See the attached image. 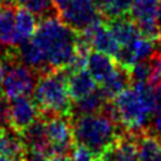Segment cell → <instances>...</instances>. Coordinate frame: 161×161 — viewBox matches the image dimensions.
Listing matches in <instances>:
<instances>
[{
    "label": "cell",
    "instance_id": "1",
    "mask_svg": "<svg viewBox=\"0 0 161 161\" xmlns=\"http://www.w3.org/2000/svg\"><path fill=\"white\" fill-rule=\"evenodd\" d=\"M119 122L136 136L150 131L155 114L153 86L150 83H131V87L113 98Z\"/></svg>",
    "mask_w": 161,
    "mask_h": 161
},
{
    "label": "cell",
    "instance_id": "2",
    "mask_svg": "<svg viewBox=\"0 0 161 161\" xmlns=\"http://www.w3.org/2000/svg\"><path fill=\"white\" fill-rule=\"evenodd\" d=\"M33 42L43 52L53 69L68 65L77 54V31L59 18L39 20Z\"/></svg>",
    "mask_w": 161,
    "mask_h": 161
},
{
    "label": "cell",
    "instance_id": "3",
    "mask_svg": "<svg viewBox=\"0 0 161 161\" xmlns=\"http://www.w3.org/2000/svg\"><path fill=\"white\" fill-rule=\"evenodd\" d=\"M70 125L75 143L87 146L96 158L112 147L119 136L128 132L123 125L113 122L102 112L70 118Z\"/></svg>",
    "mask_w": 161,
    "mask_h": 161
},
{
    "label": "cell",
    "instance_id": "4",
    "mask_svg": "<svg viewBox=\"0 0 161 161\" xmlns=\"http://www.w3.org/2000/svg\"><path fill=\"white\" fill-rule=\"evenodd\" d=\"M69 73L64 68L54 69L38 78L33 91V98L42 118L52 116H69L72 99L67 89Z\"/></svg>",
    "mask_w": 161,
    "mask_h": 161
},
{
    "label": "cell",
    "instance_id": "5",
    "mask_svg": "<svg viewBox=\"0 0 161 161\" xmlns=\"http://www.w3.org/2000/svg\"><path fill=\"white\" fill-rule=\"evenodd\" d=\"M39 74L30 67L16 63L4 70L1 91L6 98L18 96H31L36 86Z\"/></svg>",
    "mask_w": 161,
    "mask_h": 161
},
{
    "label": "cell",
    "instance_id": "6",
    "mask_svg": "<svg viewBox=\"0 0 161 161\" xmlns=\"http://www.w3.org/2000/svg\"><path fill=\"white\" fill-rule=\"evenodd\" d=\"M43 119L45 122L47 136L50 143V155H70L75 141L73 137L69 116L57 114Z\"/></svg>",
    "mask_w": 161,
    "mask_h": 161
},
{
    "label": "cell",
    "instance_id": "7",
    "mask_svg": "<svg viewBox=\"0 0 161 161\" xmlns=\"http://www.w3.org/2000/svg\"><path fill=\"white\" fill-rule=\"evenodd\" d=\"M59 19L75 31H82L94 23L102 20L94 0H69L64 10L60 11Z\"/></svg>",
    "mask_w": 161,
    "mask_h": 161
},
{
    "label": "cell",
    "instance_id": "8",
    "mask_svg": "<svg viewBox=\"0 0 161 161\" xmlns=\"http://www.w3.org/2000/svg\"><path fill=\"white\" fill-rule=\"evenodd\" d=\"M10 127L21 132L39 117V109L30 96H18L9 99Z\"/></svg>",
    "mask_w": 161,
    "mask_h": 161
},
{
    "label": "cell",
    "instance_id": "9",
    "mask_svg": "<svg viewBox=\"0 0 161 161\" xmlns=\"http://www.w3.org/2000/svg\"><path fill=\"white\" fill-rule=\"evenodd\" d=\"M19 135L28 151H38L45 156L50 155V143L47 136L45 122L42 117H38Z\"/></svg>",
    "mask_w": 161,
    "mask_h": 161
},
{
    "label": "cell",
    "instance_id": "10",
    "mask_svg": "<svg viewBox=\"0 0 161 161\" xmlns=\"http://www.w3.org/2000/svg\"><path fill=\"white\" fill-rule=\"evenodd\" d=\"M84 31H87V34L89 35L91 47L93 50L102 52L112 57L116 54L119 44L116 42V39L111 34L104 19L94 23L89 28L84 29Z\"/></svg>",
    "mask_w": 161,
    "mask_h": 161
},
{
    "label": "cell",
    "instance_id": "11",
    "mask_svg": "<svg viewBox=\"0 0 161 161\" xmlns=\"http://www.w3.org/2000/svg\"><path fill=\"white\" fill-rule=\"evenodd\" d=\"M16 50H18V57H19L20 63L30 67L39 75L54 70L48 64L43 52L39 49V47L33 40L28 39L25 42H21L19 45H16Z\"/></svg>",
    "mask_w": 161,
    "mask_h": 161
},
{
    "label": "cell",
    "instance_id": "12",
    "mask_svg": "<svg viewBox=\"0 0 161 161\" xmlns=\"http://www.w3.org/2000/svg\"><path fill=\"white\" fill-rule=\"evenodd\" d=\"M104 21H106L111 34L113 35V38L116 39V42L119 45L128 44L141 35L136 23L128 14L117 16V18H112V19H107Z\"/></svg>",
    "mask_w": 161,
    "mask_h": 161
},
{
    "label": "cell",
    "instance_id": "13",
    "mask_svg": "<svg viewBox=\"0 0 161 161\" xmlns=\"http://www.w3.org/2000/svg\"><path fill=\"white\" fill-rule=\"evenodd\" d=\"M26 147L21 141L19 132L11 127L0 128V153L13 161H25Z\"/></svg>",
    "mask_w": 161,
    "mask_h": 161
},
{
    "label": "cell",
    "instance_id": "14",
    "mask_svg": "<svg viewBox=\"0 0 161 161\" xmlns=\"http://www.w3.org/2000/svg\"><path fill=\"white\" fill-rule=\"evenodd\" d=\"M117 64L113 59L112 55L97 52V50H91L88 57H87V64L86 69L89 72V74L93 77V79L97 83H102L114 69Z\"/></svg>",
    "mask_w": 161,
    "mask_h": 161
},
{
    "label": "cell",
    "instance_id": "15",
    "mask_svg": "<svg viewBox=\"0 0 161 161\" xmlns=\"http://www.w3.org/2000/svg\"><path fill=\"white\" fill-rule=\"evenodd\" d=\"M131 83L132 82H131L128 69L117 65L116 69L102 83H99L98 88L102 92V94L104 96V98L107 101H109V99H113L114 97H117L121 92H123L128 87H131Z\"/></svg>",
    "mask_w": 161,
    "mask_h": 161
},
{
    "label": "cell",
    "instance_id": "16",
    "mask_svg": "<svg viewBox=\"0 0 161 161\" xmlns=\"http://www.w3.org/2000/svg\"><path fill=\"white\" fill-rule=\"evenodd\" d=\"M106 98L99 91V88H96L92 93L72 101L70 109H69V118H75L84 114H92L101 112L103 104L106 103Z\"/></svg>",
    "mask_w": 161,
    "mask_h": 161
},
{
    "label": "cell",
    "instance_id": "17",
    "mask_svg": "<svg viewBox=\"0 0 161 161\" xmlns=\"http://www.w3.org/2000/svg\"><path fill=\"white\" fill-rule=\"evenodd\" d=\"M96 88H97V82L93 79V77L89 74V72L86 68L72 73L67 80V89L72 101L79 99L92 93Z\"/></svg>",
    "mask_w": 161,
    "mask_h": 161
},
{
    "label": "cell",
    "instance_id": "18",
    "mask_svg": "<svg viewBox=\"0 0 161 161\" xmlns=\"http://www.w3.org/2000/svg\"><path fill=\"white\" fill-rule=\"evenodd\" d=\"M111 151L113 161H140L136 137L130 132L119 136Z\"/></svg>",
    "mask_w": 161,
    "mask_h": 161
},
{
    "label": "cell",
    "instance_id": "19",
    "mask_svg": "<svg viewBox=\"0 0 161 161\" xmlns=\"http://www.w3.org/2000/svg\"><path fill=\"white\" fill-rule=\"evenodd\" d=\"M137 150L140 161H155L161 151V138L147 131L140 136H136Z\"/></svg>",
    "mask_w": 161,
    "mask_h": 161
},
{
    "label": "cell",
    "instance_id": "20",
    "mask_svg": "<svg viewBox=\"0 0 161 161\" xmlns=\"http://www.w3.org/2000/svg\"><path fill=\"white\" fill-rule=\"evenodd\" d=\"M0 42L16 47L19 45V38L15 29V13L18 8H0Z\"/></svg>",
    "mask_w": 161,
    "mask_h": 161
},
{
    "label": "cell",
    "instance_id": "21",
    "mask_svg": "<svg viewBox=\"0 0 161 161\" xmlns=\"http://www.w3.org/2000/svg\"><path fill=\"white\" fill-rule=\"evenodd\" d=\"M38 26L36 18L25 8L16 9L15 13V29L19 38V44L21 42H25L30 39Z\"/></svg>",
    "mask_w": 161,
    "mask_h": 161
},
{
    "label": "cell",
    "instance_id": "22",
    "mask_svg": "<svg viewBox=\"0 0 161 161\" xmlns=\"http://www.w3.org/2000/svg\"><path fill=\"white\" fill-rule=\"evenodd\" d=\"M133 0H94L97 10L104 20L127 15Z\"/></svg>",
    "mask_w": 161,
    "mask_h": 161
},
{
    "label": "cell",
    "instance_id": "23",
    "mask_svg": "<svg viewBox=\"0 0 161 161\" xmlns=\"http://www.w3.org/2000/svg\"><path fill=\"white\" fill-rule=\"evenodd\" d=\"M158 0H133L128 15L135 23L157 19Z\"/></svg>",
    "mask_w": 161,
    "mask_h": 161
},
{
    "label": "cell",
    "instance_id": "24",
    "mask_svg": "<svg viewBox=\"0 0 161 161\" xmlns=\"http://www.w3.org/2000/svg\"><path fill=\"white\" fill-rule=\"evenodd\" d=\"M19 5L29 10L39 20L49 19V18H59L60 15L53 0H23Z\"/></svg>",
    "mask_w": 161,
    "mask_h": 161
},
{
    "label": "cell",
    "instance_id": "25",
    "mask_svg": "<svg viewBox=\"0 0 161 161\" xmlns=\"http://www.w3.org/2000/svg\"><path fill=\"white\" fill-rule=\"evenodd\" d=\"M128 72H130L132 83H150L151 74H152V67H151L150 58L136 62L128 69Z\"/></svg>",
    "mask_w": 161,
    "mask_h": 161
},
{
    "label": "cell",
    "instance_id": "26",
    "mask_svg": "<svg viewBox=\"0 0 161 161\" xmlns=\"http://www.w3.org/2000/svg\"><path fill=\"white\" fill-rule=\"evenodd\" d=\"M70 157L73 161H96L94 153L84 145L75 143L72 148Z\"/></svg>",
    "mask_w": 161,
    "mask_h": 161
},
{
    "label": "cell",
    "instance_id": "27",
    "mask_svg": "<svg viewBox=\"0 0 161 161\" xmlns=\"http://www.w3.org/2000/svg\"><path fill=\"white\" fill-rule=\"evenodd\" d=\"M10 127V113H9V99L3 96L0 98V128Z\"/></svg>",
    "mask_w": 161,
    "mask_h": 161
},
{
    "label": "cell",
    "instance_id": "28",
    "mask_svg": "<svg viewBox=\"0 0 161 161\" xmlns=\"http://www.w3.org/2000/svg\"><path fill=\"white\" fill-rule=\"evenodd\" d=\"M150 131L161 138V111L155 112V114L152 117V121H151Z\"/></svg>",
    "mask_w": 161,
    "mask_h": 161
},
{
    "label": "cell",
    "instance_id": "29",
    "mask_svg": "<svg viewBox=\"0 0 161 161\" xmlns=\"http://www.w3.org/2000/svg\"><path fill=\"white\" fill-rule=\"evenodd\" d=\"M25 161H48V157L38 151H28L25 156Z\"/></svg>",
    "mask_w": 161,
    "mask_h": 161
},
{
    "label": "cell",
    "instance_id": "30",
    "mask_svg": "<svg viewBox=\"0 0 161 161\" xmlns=\"http://www.w3.org/2000/svg\"><path fill=\"white\" fill-rule=\"evenodd\" d=\"M53 3H54V5L57 6V9L59 10V13H60V11L64 10V8L68 5L69 0H53Z\"/></svg>",
    "mask_w": 161,
    "mask_h": 161
},
{
    "label": "cell",
    "instance_id": "31",
    "mask_svg": "<svg viewBox=\"0 0 161 161\" xmlns=\"http://www.w3.org/2000/svg\"><path fill=\"white\" fill-rule=\"evenodd\" d=\"M157 23H158V28L161 33V0H158V4H157Z\"/></svg>",
    "mask_w": 161,
    "mask_h": 161
},
{
    "label": "cell",
    "instance_id": "32",
    "mask_svg": "<svg viewBox=\"0 0 161 161\" xmlns=\"http://www.w3.org/2000/svg\"><path fill=\"white\" fill-rule=\"evenodd\" d=\"M0 161H13L11 158H9V157H6V156H4V155H1L0 153Z\"/></svg>",
    "mask_w": 161,
    "mask_h": 161
},
{
    "label": "cell",
    "instance_id": "33",
    "mask_svg": "<svg viewBox=\"0 0 161 161\" xmlns=\"http://www.w3.org/2000/svg\"><path fill=\"white\" fill-rule=\"evenodd\" d=\"M3 75H4V72H3V69H1V67H0V83H1V80H3Z\"/></svg>",
    "mask_w": 161,
    "mask_h": 161
},
{
    "label": "cell",
    "instance_id": "34",
    "mask_svg": "<svg viewBox=\"0 0 161 161\" xmlns=\"http://www.w3.org/2000/svg\"><path fill=\"white\" fill-rule=\"evenodd\" d=\"M155 161H161V151H160V153H158V156H157V158Z\"/></svg>",
    "mask_w": 161,
    "mask_h": 161
},
{
    "label": "cell",
    "instance_id": "35",
    "mask_svg": "<svg viewBox=\"0 0 161 161\" xmlns=\"http://www.w3.org/2000/svg\"><path fill=\"white\" fill-rule=\"evenodd\" d=\"M3 96H4V94H3V91H1V89H0V98H1V97H3Z\"/></svg>",
    "mask_w": 161,
    "mask_h": 161
},
{
    "label": "cell",
    "instance_id": "36",
    "mask_svg": "<svg viewBox=\"0 0 161 161\" xmlns=\"http://www.w3.org/2000/svg\"><path fill=\"white\" fill-rule=\"evenodd\" d=\"M96 161H103L102 158H96Z\"/></svg>",
    "mask_w": 161,
    "mask_h": 161
},
{
    "label": "cell",
    "instance_id": "37",
    "mask_svg": "<svg viewBox=\"0 0 161 161\" xmlns=\"http://www.w3.org/2000/svg\"><path fill=\"white\" fill-rule=\"evenodd\" d=\"M21 1H23V0H18V3H19V4H20V3H21Z\"/></svg>",
    "mask_w": 161,
    "mask_h": 161
},
{
    "label": "cell",
    "instance_id": "38",
    "mask_svg": "<svg viewBox=\"0 0 161 161\" xmlns=\"http://www.w3.org/2000/svg\"><path fill=\"white\" fill-rule=\"evenodd\" d=\"M0 16H1V9H0Z\"/></svg>",
    "mask_w": 161,
    "mask_h": 161
}]
</instances>
